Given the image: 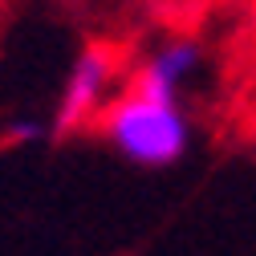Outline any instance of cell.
<instances>
[{"mask_svg": "<svg viewBox=\"0 0 256 256\" xmlns=\"http://www.w3.org/2000/svg\"><path fill=\"white\" fill-rule=\"evenodd\" d=\"M98 126L106 142L134 167H171L187 154V142H191V122L183 106L150 98L130 82L122 86V94L110 102Z\"/></svg>", "mask_w": 256, "mask_h": 256, "instance_id": "1", "label": "cell"}, {"mask_svg": "<svg viewBox=\"0 0 256 256\" xmlns=\"http://www.w3.org/2000/svg\"><path fill=\"white\" fill-rule=\"evenodd\" d=\"M122 94V61L114 49L106 45H90L74 70L66 74L57 98V126L61 130H78V126L102 122V114L110 110V102Z\"/></svg>", "mask_w": 256, "mask_h": 256, "instance_id": "2", "label": "cell"}, {"mask_svg": "<svg viewBox=\"0 0 256 256\" xmlns=\"http://www.w3.org/2000/svg\"><path fill=\"white\" fill-rule=\"evenodd\" d=\"M200 61H204V49L196 37H163L158 45H150L138 66L130 74V86L150 94V98H163V102H179V94L191 86V78L200 74Z\"/></svg>", "mask_w": 256, "mask_h": 256, "instance_id": "3", "label": "cell"}]
</instances>
